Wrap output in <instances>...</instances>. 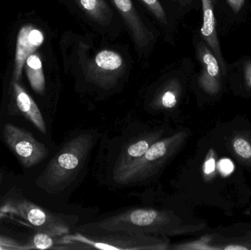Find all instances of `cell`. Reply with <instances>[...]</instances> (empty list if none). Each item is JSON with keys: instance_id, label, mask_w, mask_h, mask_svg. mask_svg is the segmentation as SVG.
I'll return each mask as SVG.
<instances>
[{"instance_id": "6da1fadb", "label": "cell", "mask_w": 251, "mask_h": 250, "mask_svg": "<svg viewBox=\"0 0 251 250\" xmlns=\"http://www.w3.org/2000/svg\"><path fill=\"white\" fill-rule=\"evenodd\" d=\"M203 225L186 223L179 216L167 210H127L100 221L82 225L78 230L83 233H100L125 230L156 236H175L197 233Z\"/></svg>"}, {"instance_id": "7a4b0ae2", "label": "cell", "mask_w": 251, "mask_h": 250, "mask_svg": "<svg viewBox=\"0 0 251 250\" xmlns=\"http://www.w3.org/2000/svg\"><path fill=\"white\" fill-rule=\"evenodd\" d=\"M94 143V136L83 133L65 144L38 176L36 185L48 193L66 189L83 165Z\"/></svg>"}, {"instance_id": "3957f363", "label": "cell", "mask_w": 251, "mask_h": 250, "mask_svg": "<svg viewBox=\"0 0 251 250\" xmlns=\"http://www.w3.org/2000/svg\"><path fill=\"white\" fill-rule=\"evenodd\" d=\"M64 250H166L170 239L125 230L65 235L60 239Z\"/></svg>"}, {"instance_id": "277c9868", "label": "cell", "mask_w": 251, "mask_h": 250, "mask_svg": "<svg viewBox=\"0 0 251 250\" xmlns=\"http://www.w3.org/2000/svg\"><path fill=\"white\" fill-rule=\"evenodd\" d=\"M187 136V132H180L156 141L142 157L123 167L114 169L115 182L121 184H129L149 179L173 158Z\"/></svg>"}, {"instance_id": "5b68a950", "label": "cell", "mask_w": 251, "mask_h": 250, "mask_svg": "<svg viewBox=\"0 0 251 250\" xmlns=\"http://www.w3.org/2000/svg\"><path fill=\"white\" fill-rule=\"evenodd\" d=\"M1 216L19 217L36 233H45L57 237L68 234L73 223L24 198L6 200L0 206Z\"/></svg>"}, {"instance_id": "8992f818", "label": "cell", "mask_w": 251, "mask_h": 250, "mask_svg": "<svg viewBox=\"0 0 251 250\" xmlns=\"http://www.w3.org/2000/svg\"><path fill=\"white\" fill-rule=\"evenodd\" d=\"M2 135L6 145L24 167L29 168L37 165L48 156L46 145L19 126L7 123L3 127Z\"/></svg>"}, {"instance_id": "52a82bcc", "label": "cell", "mask_w": 251, "mask_h": 250, "mask_svg": "<svg viewBox=\"0 0 251 250\" xmlns=\"http://www.w3.org/2000/svg\"><path fill=\"white\" fill-rule=\"evenodd\" d=\"M198 54L202 65L199 85L206 93L216 95L222 90V70L219 62L203 41L198 45Z\"/></svg>"}, {"instance_id": "ba28073f", "label": "cell", "mask_w": 251, "mask_h": 250, "mask_svg": "<svg viewBox=\"0 0 251 250\" xmlns=\"http://www.w3.org/2000/svg\"><path fill=\"white\" fill-rule=\"evenodd\" d=\"M44 39L42 32L31 26H25L21 29L16 44V79L18 80L21 77L22 68L27 57L43 44Z\"/></svg>"}, {"instance_id": "9c48e42d", "label": "cell", "mask_w": 251, "mask_h": 250, "mask_svg": "<svg viewBox=\"0 0 251 250\" xmlns=\"http://www.w3.org/2000/svg\"><path fill=\"white\" fill-rule=\"evenodd\" d=\"M125 19L132 32L134 39L140 46H145L153 38L151 33L146 29L133 6L131 0H112Z\"/></svg>"}, {"instance_id": "30bf717a", "label": "cell", "mask_w": 251, "mask_h": 250, "mask_svg": "<svg viewBox=\"0 0 251 250\" xmlns=\"http://www.w3.org/2000/svg\"><path fill=\"white\" fill-rule=\"evenodd\" d=\"M203 4V26L201 29L202 36L219 62L222 72L225 73L226 64L220 48L216 30V22L214 14L212 0H202Z\"/></svg>"}, {"instance_id": "8fae6325", "label": "cell", "mask_w": 251, "mask_h": 250, "mask_svg": "<svg viewBox=\"0 0 251 250\" xmlns=\"http://www.w3.org/2000/svg\"><path fill=\"white\" fill-rule=\"evenodd\" d=\"M13 89L15 100L19 111L40 132L43 134L47 133V126L44 117L32 97L17 82L13 84Z\"/></svg>"}, {"instance_id": "7c38bea8", "label": "cell", "mask_w": 251, "mask_h": 250, "mask_svg": "<svg viewBox=\"0 0 251 250\" xmlns=\"http://www.w3.org/2000/svg\"><path fill=\"white\" fill-rule=\"evenodd\" d=\"M226 146L242 165L251 169V132L234 131L226 139Z\"/></svg>"}, {"instance_id": "4fadbf2b", "label": "cell", "mask_w": 251, "mask_h": 250, "mask_svg": "<svg viewBox=\"0 0 251 250\" xmlns=\"http://www.w3.org/2000/svg\"><path fill=\"white\" fill-rule=\"evenodd\" d=\"M161 132H155L151 133L146 137L143 138L140 140L134 142L130 145L126 149L123 151V152L119 156V159L116 161L114 169L119 168L123 167L128 163L137 159L139 157H142L147 150L150 148L152 144L159 140V138L162 136Z\"/></svg>"}, {"instance_id": "5bb4252c", "label": "cell", "mask_w": 251, "mask_h": 250, "mask_svg": "<svg viewBox=\"0 0 251 250\" xmlns=\"http://www.w3.org/2000/svg\"><path fill=\"white\" fill-rule=\"evenodd\" d=\"M26 75L32 89L38 93L45 90V78L41 59L35 54H30L26 60Z\"/></svg>"}, {"instance_id": "9a60e30c", "label": "cell", "mask_w": 251, "mask_h": 250, "mask_svg": "<svg viewBox=\"0 0 251 250\" xmlns=\"http://www.w3.org/2000/svg\"><path fill=\"white\" fill-rule=\"evenodd\" d=\"M96 66L104 71H113L120 68L123 60L120 54L110 50L100 51L95 57Z\"/></svg>"}, {"instance_id": "2e32d148", "label": "cell", "mask_w": 251, "mask_h": 250, "mask_svg": "<svg viewBox=\"0 0 251 250\" xmlns=\"http://www.w3.org/2000/svg\"><path fill=\"white\" fill-rule=\"evenodd\" d=\"M60 237L51 236L45 233H36L32 238V241L27 246L25 247V250L38 249L48 250L54 249V245L60 244Z\"/></svg>"}, {"instance_id": "e0dca14e", "label": "cell", "mask_w": 251, "mask_h": 250, "mask_svg": "<svg viewBox=\"0 0 251 250\" xmlns=\"http://www.w3.org/2000/svg\"><path fill=\"white\" fill-rule=\"evenodd\" d=\"M87 13H90L93 17L100 18L102 12V0H79Z\"/></svg>"}, {"instance_id": "ac0fdd59", "label": "cell", "mask_w": 251, "mask_h": 250, "mask_svg": "<svg viewBox=\"0 0 251 250\" xmlns=\"http://www.w3.org/2000/svg\"><path fill=\"white\" fill-rule=\"evenodd\" d=\"M143 3L147 6L148 8L153 13L157 18L158 20L162 23H166V16L162 5L158 0H142Z\"/></svg>"}, {"instance_id": "d6986e66", "label": "cell", "mask_w": 251, "mask_h": 250, "mask_svg": "<svg viewBox=\"0 0 251 250\" xmlns=\"http://www.w3.org/2000/svg\"><path fill=\"white\" fill-rule=\"evenodd\" d=\"M176 103V97L172 91H167L162 95V104L165 108H173Z\"/></svg>"}, {"instance_id": "ffe728a7", "label": "cell", "mask_w": 251, "mask_h": 250, "mask_svg": "<svg viewBox=\"0 0 251 250\" xmlns=\"http://www.w3.org/2000/svg\"><path fill=\"white\" fill-rule=\"evenodd\" d=\"M25 250V247L18 245L16 242L7 239H0V250Z\"/></svg>"}, {"instance_id": "44dd1931", "label": "cell", "mask_w": 251, "mask_h": 250, "mask_svg": "<svg viewBox=\"0 0 251 250\" xmlns=\"http://www.w3.org/2000/svg\"><path fill=\"white\" fill-rule=\"evenodd\" d=\"M243 68H244V77L246 86L251 91V60L246 62Z\"/></svg>"}, {"instance_id": "7402d4cb", "label": "cell", "mask_w": 251, "mask_h": 250, "mask_svg": "<svg viewBox=\"0 0 251 250\" xmlns=\"http://www.w3.org/2000/svg\"><path fill=\"white\" fill-rule=\"evenodd\" d=\"M246 0H227L230 7L232 9L234 13H237L242 10Z\"/></svg>"}, {"instance_id": "603a6c76", "label": "cell", "mask_w": 251, "mask_h": 250, "mask_svg": "<svg viewBox=\"0 0 251 250\" xmlns=\"http://www.w3.org/2000/svg\"><path fill=\"white\" fill-rule=\"evenodd\" d=\"M1 180H2V173H0V184H1Z\"/></svg>"}]
</instances>
